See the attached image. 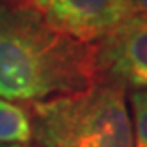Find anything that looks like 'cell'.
Masks as SVG:
<instances>
[{
  "label": "cell",
  "mask_w": 147,
  "mask_h": 147,
  "mask_svg": "<svg viewBox=\"0 0 147 147\" xmlns=\"http://www.w3.org/2000/svg\"><path fill=\"white\" fill-rule=\"evenodd\" d=\"M99 82L147 90V16L135 13L96 43Z\"/></svg>",
  "instance_id": "3"
},
{
  "label": "cell",
  "mask_w": 147,
  "mask_h": 147,
  "mask_svg": "<svg viewBox=\"0 0 147 147\" xmlns=\"http://www.w3.org/2000/svg\"><path fill=\"white\" fill-rule=\"evenodd\" d=\"M30 4H32V0H4V5L9 7H25Z\"/></svg>",
  "instance_id": "7"
},
{
  "label": "cell",
  "mask_w": 147,
  "mask_h": 147,
  "mask_svg": "<svg viewBox=\"0 0 147 147\" xmlns=\"http://www.w3.org/2000/svg\"><path fill=\"white\" fill-rule=\"evenodd\" d=\"M32 140L28 110L16 103L0 99V144H27Z\"/></svg>",
  "instance_id": "5"
},
{
  "label": "cell",
  "mask_w": 147,
  "mask_h": 147,
  "mask_svg": "<svg viewBox=\"0 0 147 147\" xmlns=\"http://www.w3.org/2000/svg\"><path fill=\"white\" fill-rule=\"evenodd\" d=\"M129 105L133 112V147H147V90H133Z\"/></svg>",
  "instance_id": "6"
},
{
  "label": "cell",
  "mask_w": 147,
  "mask_h": 147,
  "mask_svg": "<svg viewBox=\"0 0 147 147\" xmlns=\"http://www.w3.org/2000/svg\"><path fill=\"white\" fill-rule=\"evenodd\" d=\"M124 92L98 82L87 90L32 103V140L37 147H133Z\"/></svg>",
  "instance_id": "2"
},
{
  "label": "cell",
  "mask_w": 147,
  "mask_h": 147,
  "mask_svg": "<svg viewBox=\"0 0 147 147\" xmlns=\"http://www.w3.org/2000/svg\"><path fill=\"white\" fill-rule=\"evenodd\" d=\"M98 82L96 43L51 28L32 5H0V99L46 101Z\"/></svg>",
  "instance_id": "1"
},
{
  "label": "cell",
  "mask_w": 147,
  "mask_h": 147,
  "mask_svg": "<svg viewBox=\"0 0 147 147\" xmlns=\"http://www.w3.org/2000/svg\"><path fill=\"white\" fill-rule=\"evenodd\" d=\"M0 147H27L23 144H0Z\"/></svg>",
  "instance_id": "9"
},
{
  "label": "cell",
  "mask_w": 147,
  "mask_h": 147,
  "mask_svg": "<svg viewBox=\"0 0 147 147\" xmlns=\"http://www.w3.org/2000/svg\"><path fill=\"white\" fill-rule=\"evenodd\" d=\"M133 4H135L136 13H142L147 16V0H133Z\"/></svg>",
  "instance_id": "8"
},
{
  "label": "cell",
  "mask_w": 147,
  "mask_h": 147,
  "mask_svg": "<svg viewBox=\"0 0 147 147\" xmlns=\"http://www.w3.org/2000/svg\"><path fill=\"white\" fill-rule=\"evenodd\" d=\"M30 5L51 28L90 45L136 13L133 0H32Z\"/></svg>",
  "instance_id": "4"
}]
</instances>
